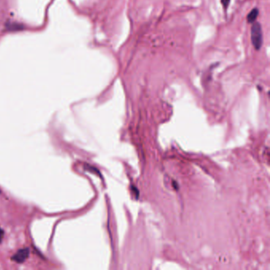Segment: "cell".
Returning <instances> with one entry per match:
<instances>
[{
    "mask_svg": "<svg viewBox=\"0 0 270 270\" xmlns=\"http://www.w3.org/2000/svg\"><path fill=\"white\" fill-rule=\"evenodd\" d=\"M251 41L256 50H259L262 45V29L257 22L253 24L251 27Z\"/></svg>",
    "mask_w": 270,
    "mask_h": 270,
    "instance_id": "1",
    "label": "cell"
},
{
    "mask_svg": "<svg viewBox=\"0 0 270 270\" xmlns=\"http://www.w3.org/2000/svg\"><path fill=\"white\" fill-rule=\"evenodd\" d=\"M29 250L28 248L22 249V250H18L15 254L13 256V260L14 262H18V263H22V262H25V259L29 257Z\"/></svg>",
    "mask_w": 270,
    "mask_h": 270,
    "instance_id": "2",
    "label": "cell"
},
{
    "mask_svg": "<svg viewBox=\"0 0 270 270\" xmlns=\"http://www.w3.org/2000/svg\"><path fill=\"white\" fill-rule=\"evenodd\" d=\"M257 16H258V10L257 8H254L250 12V13L247 16V20L249 22H253L256 19H257Z\"/></svg>",
    "mask_w": 270,
    "mask_h": 270,
    "instance_id": "3",
    "label": "cell"
},
{
    "mask_svg": "<svg viewBox=\"0 0 270 270\" xmlns=\"http://www.w3.org/2000/svg\"><path fill=\"white\" fill-rule=\"evenodd\" d=\"M229 3H230V0H222V3L223 4L224 7H226L228 6Z\"/></svg>",
    "mask_w": 270,
    "mask_h": 270,
    "instance_id": "4",
    "label": "cell"
},
{
    "mask_svg": "<svg viewBox=\"0 0 270 270\" xmlns=\"http://www.w3.org/2000/svg\"><path fill=\"white\" fill-rule=\"evenodd\" d=\"M3 235H4L3 231L2 229H0V241H2L3 238Z\"/></svg>",
    "mask_w": 270,
    "mask_h": 270,
    "instance_id": "5",
    "label": "cell"
}]
</instances>
